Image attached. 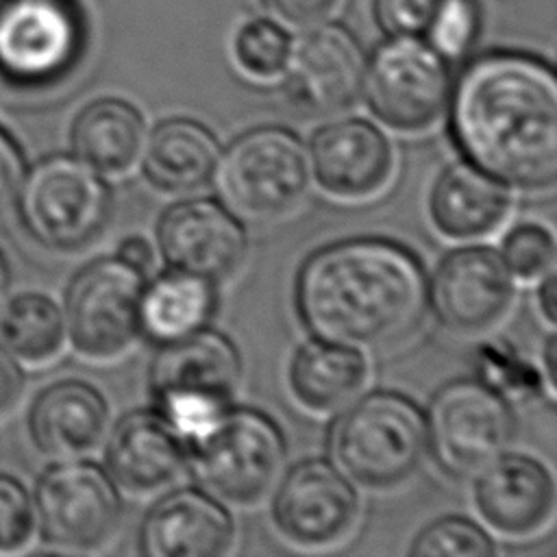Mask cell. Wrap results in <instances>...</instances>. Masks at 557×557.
<instances>
[{
    "instance_id": "cell-1",
    "label": "cell",
    "mask_w": 557,
    "mask_h": 557,
    "mask_svg": "<svg viewBox=\"0 0 557 557\" xmlns=\"http://www.w3.org/2000/svg\"><path fill=\"white\" fill-rule=\"evenodd\" d=\"M450 131L468 163L505 187L542 191L557 181V78L524 52L470 61L450 87Z\"/></svg>"
},
{
    "instance_id": "cell-2",
    "label": "cell",
    "mask_w": 557,
    "mask_h": 557,
    "mask_svg": "<svg viewBox=\"0 0 557 557\" xmlns=\"http://www.w3.org/2000/svg\"><path fill=\"white\" fill-rule=\"evenodd\" d=\"M429 278L403 244L355 237L315 250L296 278V309L307 331L352 348H385L424 320Z\"/></svg>"
},
{
    "instance_id": "cell-3",
    "label": "cell",
    "mask_w": 557,
    "mask_h": 557,
    "mask_svg": "<svg viewBox=\"0 0 557 557\" xmlns=\"http://www.w3.org/2000/svg\"><path fill=\"white\" fill-rule=\"evenodd\" d=\"M331 450L352 483L368 490L398 487L426 459V416L398 392H372L355 398L339 416Z\"/></svg>"
},
{
    "instance_id": "cell-4",
    "label": "cell",
    "mask_w": 557,
    "mask_h": 557,
    "mask_svg": "<svg viewBox=\"0 0 557 557\" xmlns=\"http://www.w3.org/2000/svg\"><path fill=\"white\" fill-rule=\"evenodd\" d=\"M15 207L26 233L41 246L74 252L107 228L113 196L102 174L74 154H52L24 172Z\"/></svg>"
},
{
    "instance_id": "cell-5",
    "label": "cell",
    "mask_w": 557,
    "mask_h": 557,
    "mask_svg": "<svg viewBox=\"0 0 557 557\" xmlns=\"http://www.w3.org/2000/svg\"><path fill=\"white\" fill-rule=\"evenodd\" d=\"M218 174L220 194L237 218L272 222L302 202L311 168L296 133L283 126H259L226 148Z\"/></svg>"
},
{
    "instance_id": "cell-6",
    "label": "cell",
    "mask_w": 557,
    "mask_h": 557,
    "mask_svg": "<svg viewBox=\"0 0 557 557\" xmlns=\"http://www.w3.org/2000/svg\"><path fill=\"white\" fill-rule=\"evenodd\" d=\"M191 463L207 492L231 505L261 503L278 483L287 457L278 424L257 409H228L196 444Z\"/></svg>"
},
{
    "instance_id": "cell-7",
    "label": "cell",
    "mask_w": 557,
    "mask_h": 557,
    "mask_svg": "<svg viewBox=\"0 0 557 557\" xmlns=\"http://www.w3.org/2000/svg\"><path fill=\"white\" fill-rule=\"evenodd\" d=\"M361 91L374 117L385 126L422 133L448 107V63L431 44L413 35L389 37L366 59Z\"/></svg>"
},
{
    "instance_id": "cell-8",
    "label": "cell",
    "mask_w": 557,
    "mask_h": 557,
    "mask_svg": "<svg viewBox=\"0 0 557 557\" xmlns=\"http://www.w3.org/2000/svg\"><path fill=\"white\" fill-rule=\"evenodd\" d=\"M144 287V272L117 255L85 265L65 294V335L74 350L94 361L126 352L141 333Z\"/></svg>"
},
{
    "instance_id": "cell-9",
    "label": "cell",
    "mask_w": 557,
    "mask_h": 557,
    "mask_svg": "<svg viewBox=\"0 0 557 557\" xmlns=\"http://www.w3.org/2000/svg\"><path fill=\"white\" fill-rule=\"evenodd\" d=\"M429 448L437 463L455 476H476L507 453L516 435V418L505 396L481 381H453L431 400Z\"/></svg>"
},
{
    "instance_id": "cell-10",
    "label": "cell",
    "mask_w": 557,
    "mask_h": 557,
    "mask_svg": "<svg viewBox=\"0 0 557 557\" xmlns=\"http://www.w3.org/2000/svg\"><path fill=\"white\" fill-rule=\"evenodd\" d=\"M85 20L74 0H4L0 4V76L48 85L81 59Z\"/></svg>"
},
{
    "instance_id": "cell-11",
    "label": "cell",
    "mask_w": 557,
    "mask_h": 557,
    "mask_svg": "<svg viewBox=\"0 0 557 557\" xmlns=\"http://www.w3.org/2000/svg\"><path fill=\"white\" fill-rule=\"evenodd\" d=\"M35 520L44 542L65 550H94L111 540L122 518L113 479L96 463L61 459L37 481Z\"/></svg>"
},
{
    "instance_id": "cell-12",
    "label": "cell",
    "mask_w": 557,
    "mask_h": 557,
    "mask_svg": "<svg viewBox=\"0 0 557 557\" xmlns=\"http://www.w3.org/2000/svg\"><path fill=\"white\" fill-rule=\"evenodd\" d=\"M366 52L350 28L337 22L309 26L292 46L283 89L294 109L326 117L350 109L363 87Z\"/></svg>"
},
{
    "instance_id": "cell-13",
    "label": "cell",
    "mask_w": 557,
    "mask_h": 557,
    "mask_svg": "<svg viewBox=\"0 0 557 557\" xmlns=\"http://www.w3.org/2000/svg\"><path fill=\"white\" fill-rule=\"evenodd\" d=\"M357 518L359 496L352 481L331 461L305 459L278 483L274 522L296 546H335L350 535Z\"/></svg>"
},
{
    "instance_id": "cell-14",
    "label": "cell",
    "mask_w": 557,
    "mask_h": 557,
    "mask_svg": "<svg viewBox=\"0 0 557 557\" xmlns=\"http://www.w3.org/2000/svg\"><path fill=\"white\" fill-rule=\"evenodd\" d=\"M516 287L503 255L487 246L448 252L431 281L429 302L437 320L463 335L494 329L509 313Z\"/></svg>"
},
{
    "instance_id": "cell-15",
    "label": "cell",
    "mask_w": 557,
    "mask_h": 557,
    "mask_svg": "<svg viewBox=\"0 0 557 557\" xmlns=\"http://www.w3.org/2000/svg\"><path fill=\"white\" fill-rule=\"evenodd\" d=\"M157 244L172 270L211 283L233 276L248 250L244 224L213 198H189L168 207L157 224Z\"/></svg>"
},
{
    "instance_id": "cell-16",
    "label": "cell",
    "mask_w": 557,
    "mask_h": 557,
    "mask_svg": "<svg viewBox=\"0 0 557 557\" xmlns=\"http://www.w3.org/2000/svg\"><path fill=\"white\" fill-rule=\"evenodd\" d=\"M309 168L326 194L363 200L389 183L394 152L379 126L361 117H342L313 133Z\"/></svg>"
},
{
    "instance_id": "cell-17",
    "label": "cell",
    "mask_w": 557,
    "mask_h": 557,
    "mask_svg": "<svg viewBox=\"0 0 557 557\" xmlns=\"http://www.w3.org/2000/svg\"><path fill=\"white\" fill-rule=\"evenodd\" d=\"M474 503L490 529L509 540H524L550 522L555 481L542 461L505 453L476 474Z\"/></svg>"
},
{
    "instance_id": "cell-18",
    "label": "cell",
    "mask_w": 557,
    "mask_h": 557,
    "mask_svg": "<svg viewBox=\"0 0 557 557\" xmlns=\"http://www.w3.org/2000/svg\"><path fill=\"white\" fill-rule=\"evenodd\" d=\"M233 537L231 513L215 496L181 487L146 513L139 544L150 557H218L231 548Z\"/></svg>"
},
{
    "instance_id": "cell-19",
    "label": "cell",
    "mask_w": 557,
    "mask_h": 557,
    "mask_svg": "<svg viewBox=\"0 0 557 557\" xmlns=\"http://www.w3.org/2000/svg\"><path fill=\"white\" fill-rule=\"evenodd\" d=\"M104 461L113 483L135 496H150L183 474L187 446L159 411L141 409L113 426Z\"/></svg>"
},
{
    "instance_id": "cell-20",
    "label": "cell",
    "mask_w": 557,
    "mask_h": 557,
    "mask_svg": "<svg viewBox=\"0 0 557 557\" xmlns=\"http://www.w3.org/2000/svg\"><path fill=\"white\" fill-rule=\"evenodd\" d=\"M107 424L104 396L81 379H63L44 387L28 413L33 444L54 459H78L96 450L107 435Z\"/></svg>"
},
{
    "instance_id": "cell-21",
    "label": "cell",
    "mask_w": 557,
    "mask_h": 557,
    "mask_svg": "<svg viewBox=\"0 0 557 557\" xmlns=\"http://www.w3.org/2000/svg\"><path fill=\"white\" fill-rule=\"evenodd\" d=\"M242 381V355L237 346L213 329L168 342L150 368L154 398L168 394L207 396L231 403Z\"/></svg>"
},
{
    "instance_id": "cell-22",
    "label": "cell",
    "mask_w": 557,
    "mask_h": 557,
    "mask_svg": "<svg viewBox=\"0 0 557 557\" xmlns=\"http://www.w3.org/2000/svg\"><path fill=\"white\" fill-rule=\"evenodd\" d=\"M511 211V194L468 161L448 165L433 183L429 213L448 239L472 242L498 231Z\"/></svg>"
},
{
    "instance_id": "cell-23",
    "label": "cell",
    "mask_w": 557,
    "mask_h": 557,
    "mask_svg": "<svg viewBox=\"0 0 557 557\" xmlns=\"http://www.w3.org/2000/svg\"><path fill=\"white\" fill-rule=\"evenodd\" d=\"M220 157V141L205 124L170 117L154 126L139 159L152 187L165 194H191L213 183Z\"/></svg>"
},
{
    "instance_id": "cell-24",
    "label": "cell",
    "mask_w": 557,
    "mask_h": 557,
    "mask_svg": "<svg viewBox=\"0 0 557 557\" xmlns=\"http://www.w3.org/2000/svg\"><path fill=\"white\" fill-rule=\"evenodd\" d=\"M144 141V115L122 98H98L85 104L70 131L74 157L102 176L128 174L141 157Z\"/></svg>"
},
{
    "instance_id": "cell-25",
    "label": "cell",
    "mask_w": 557,
    "mask_h": 557,
    "mask_svg": "<svg viewBox=\"0 0 557 557\" xmlns=\"http://www.w3.org/2000/svg\"><path fill=\"white\" fill-rule=\"evenodd\" d=\"M368 376V361L359 348L318 337L302 344L289 363L294 398L315 413H335L348 407L366 387Z\"/></svg>"
},
{
    "instance_id": "cell-26",
    "label": "cell",
    "mask_w": 557,
    "mask_h": 557,
    "mask_svg": "<svg viewBox=\"0 0 557 557\" xmlns=\"http://www.w3.org/2000/svg\"><path fill=\"white\" fill-rule=\"evenodd\" d=\"M213 309L215 283L170 268L144 287L139 305L141 333L152 342L168 344L202 329Z\"/></svg>"
},
{
    "instance_id": "cell-27",
    "label": "cell",
    "mask_w": 557,
    "mask_h": 557,
    "mask_svg": "<svg viewBox=\"0 0 557 557\" xmlns=\"http://www.w3.org/2000/svg\"><path fill=\"white\" fill-rule=\"evenodd\" d=\"M0 344L28 366L52 361L65 344V318L46 294L22 292L0 307Z\"/></svg>"
},
{
    "instance_id": "cell-28",
    "label": "cell",
    "mask_w": 557,
    "mask_h": 557,
    "mask_svg": "<svg viewBox=\"0 0 557 557\" xmlns=\"http://www.w3.org/2000/svg\"><path fill=\"white\" fill-rule=\"evenodd\" d=\"M289 46V35L274 20L252 17L235 33L233 54L242 72L265 81L283 72Z\"/></svg>"
},
{
    "instance_id": "cell-29",
    "label": "cell",
    "mask_w": 557,
    "mask_h": 557,
    "mask_svg": "<svg viewBox=\"0 0 557 557\" xmlns=\"http://www.w3.org/2000/svg\"><path fill=\"white\" fill-rule=\"evenodd\" d=\"M418 557H490L494 542L476 522L461 516H446L426 524L411 544Z\"/></svg>"
},
{
    "instance_id": "cell-30",
    "label": "cell",
    "mask_w": 557,
    "mask_h": 557,
    "mask_svg": "<svg viewBox=\"0 0 557 557\" xmlns=\"http://www.w3.org/2000/svg\"><path fill=\"white\" fill-rule=\"evenodd\" d=\"M476 370L481 383L500 396H529L546 389L540 370L527 363L507 344H483L476 355Z\"/></svg>"
},
{
    "instance_id": "cell-31",
    "label": "cell",
    "mask_w": 557,
    "mask_h": 557,
    "mask_svg": "<svg viewBox=\"0 0 557 557\" xmlns=\"http://www.w3.org/2000/svg\"><path fill=\"white\" fill-rule=\"evenodd\" d=\"M481 26V9L476 0H442L431 24V46L448 61L463 57Z\"/></svg>"
},
{
    "instance_id": "cell-32",
    "label": "cell",
    "mask_w": 557,
    "mask_h": 557,
    "mask_svg": "<svg viewBox=\"0 0 557 557\" xmlns=\"http://www.w3.org/2000/svg\"><path fill=\"white\" fill-rule=\"evenodd\" d=\"M503 259L511 274L522 281H540L553 270L555 244L553 235L533 222L513 226L503 242Z\"/></svg>"
},
{
    "instance_id": "cell-33",
    "label": "cell",
    "mask_w": 557,
    "mask_h": 557,
    "mask_svg": "<svg viewBox=\"0 0 557 557\" xmlns=\"http://www.w3.org/2000/svg\"><path fill=\"white\" fill-rule=\"evenodd\" d=\"M35 529L33 496L17 479L0 474V553H17L26 548Z\"/></svg>"
},
{
    "instance_id": "cell-34",
    "label": "cell",
    "mask_w": 557,
    "mask_h": 557,
    "mask_svg": "<svg viewBox=\"0 0 557 557\" xmlns=\"http://www.w3.org/2000/svg\"><path fill=\"white\" fill-rule=\"evenodd\" d=\"M442 0H372L376 26L389 37L422 35Z\"/></svg>"
},
{
    "instance_id": "cell-35",
    "label": "cell",
    "mask_w": 557,
    "mask_h": 557,
    "mask_svg": "<svg viewBox=\"0 0 557 557\" xmlns=\"http://www.w3.org/2000/svg\"><path fill=\"white\" fill-rule=\"evenodd\" d=\"M337 2L339 0H261L270 15L298 28H309L324 22Z\"/></svg>"
},
{
    "instance_id": "cell-36",
    "label": "cell",
    "mask_w": 557,
    "mask_h": 557,
    "mask_svg": "<svg viewBox=\"0 0 557 557\" xmlns=\"http://www.w3.org/2000/svg\"><path fill=\"white\" fill-rule=\"evenodd\" d=\"M26 172L22 150L17 144L0 128V205L15 196L20 181Z\"/></svg>"
},
{
    "instance_id": "cell-37",
    "label": "cell",
    "mask_w": 557,
    "mask_h": 557,
    "mask_svg": "<svg viewBox=\"0 0 557 557\" xmlns=\"http://www.w3.org/2000/svg\"><path fill=\"white\" fill-rule=\"evenodd\" d=\"M24 392L22 363L0 344V418L9 416Z\"/></svg>"
},
{
    "instance_id": "cell-38",
    "label": "cell",
    "mask_w": 557,
    "mask_h": 557,
    "mask_svg": "<svg viewBox=\"0 0 557 557\" xmlns=\"http://www.w3.org/2000/svg\"><path fill=\"white\" fill-rule=\"evenodd\" d=\"M117 257L126 263H131L133 268L146 272L148 268H152V261H154V250L150 246L148 239L139 237V235H133V237H126L120 248H117Z\"/></svg>"
},
{
    "instance_id": "cell-39",
    "label": "cell",
    "mask_w": 557,
    "mask_h": 557,
    "mask_svg": "<svg viewBox=\"0 0 557 557\" xmlns=\"http://www.w3.org/2000/svg\"><path fill=\"white\" fill-rule=\"evenodd\" d=\"M555 300H557V278H555V272L550 270L540 278V287H537V305L548 324H555V313H557Z\"/></svg>"
},
{
    "instance_id": "cell-40",
    "label": "cell",
    "mask_w": 557,
    "mask_h": 557,
    "mask_svg": "<svg viewBox=\"0 0 557 557\" xmlns=\"http://www.w3.org/2000/svg\"><path fill=\"white\" fill-rule=\"evenodd\" d=\"M555 366H557V344H555V335H548L546 346H544V385H546V394L553 400L555 398Z\"/></svg>"
},
{
    "instance_id": "cell-41",
    "label": "cell",
    "mask_w": 557,
    "mask_h": 557,
    "mask_svg": "<svg viewBox=\"0 0 557 557\" xmlns=\"http://www.w3.org/2000/svg\"><path fill=\"white\" fill-rule=\"evenodd\" d=\"M9 285H11V270H9V261H7V257H4V255H2V250H0V307H2V305H4V300H7Z\"/></svg>"
},
{
    "instance_id": "cell-42",
    "label": "cell",
    "mask_w": 557,
    "mask_h": 557,
    "mask_svg": "<svg viewBox=\"0 0 557 557\" xmlns=\"http://www.w3.org/2000/svg\"><path fill=\"white\" fill-rule=\"evenodd\" d=\"M2 2H4V0H0V4H2Z\"/></svg>"
}]
</instances>
